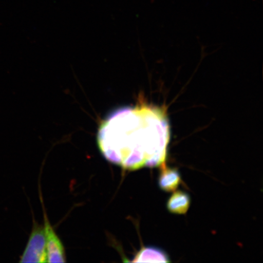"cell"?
<instances>
[{"label": "cell", "instance_id": "6da1fadb", "mask_svg": "<svg viewBox=\"0 0 263 263\" xmlns=\"http://www.w3.org/2000/svg\"><path fill=\"white\" fill-rule=\"evenodd\" d=\"M170 138L164 108L140 103L108 115L99 129L98 144L108 162L134 171L165 164Z\"/></svg>", "mask_w": 263, "mask_h": 263}, {"label": "cell", "instance_id": "7a4b0ae2", "mask_svg": "<svg viewBox=\"0 0 263 263\" xmlns=\"http://www.w3.org/2000/svg\"><path fill=\"white\" fill-rule=\"evenodd\" d=\"M21 262H47L44 227L35 223Z\"/></svg>", "mask_w": 263, "mask_h": 263}, {"label": "cell", "instance_id": "3957f363", "mask_svg": "<svg viewBox=\"0 0 263 263\" xmlns=\"http://www.w3.org/2000/svg\"><path fill=\"white\" fill-rule=\"evenodd\" d=\"M44 230L47 246V262H65L63 244L52 228L45 213Z\"/></svg>", "mask_w": 263, "mask_h": 263}, {"label": "cell", "instance_id": "277c9868", "mask_svg": "<svg viewBox=\"0 0 263 263\" xmlns=\"http://www.w3.org/2000/svg\"><path fill=\"white\" fill-rule=\"evenodd\" d=\"M159 178V185L164 192L171 193L175 192L181 182V176L179 171L176 168H171L165 164L161 166Z\"/></svg>", "mask_w": 263, "mask_h": 263}, {"label": "cell", "instance_id": "5b68a950", "mask_svg": "<svg viewBox=\"0 0 263 263\" xmlns=\"http://www.w3.org/2000/svg\"><path fill=\"white\" fill-rule=\"evenodd\" d=\"M133 262H169L168 255L163 250L155 247H145L137 253Z\"/></svg>", "mask_w": 263, "mask_h": 263}, {"label": "cell", "instance_id": "8992f818", "mask_svg": "<svg viewBox=\"0 0 263 263\" xmlns=\"http://www.w3.org/2000/svg\"><path fill=\"white\" fill-rule=\"evenodd\" d=\"M191 199L188 193L182 191L174 192L167 200V209L176 215H185L189 211Z\"/></svg>", "mask_w": 263, "mask_h": 263}]
</instances>
